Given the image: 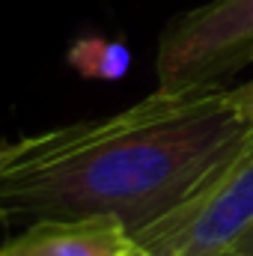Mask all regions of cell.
Masks as SVG:
<instances>
[{"mask_svg":"<svg viewBox=\"0 0 253 256\" xmlns=\"http://www.w3.org/2000/svg\"><path fill=\"white\" fill-rule=\"evenodd\" d=\"M226 86L155 90L102 120L3 140L0 220L96 218L131 238L173 212L248 134Z\"/></svg>","mask_w":253,"mask_h":256,"instance_id":"1","label":"cell"},{"mask_svg":"<svg viewBox=\"0 0 253 256\" xmlns=\"http://www.w3.org/2000/svg\"><path fill=\"white\" fill-rule=\"evenodd\" d=\"M226 98H230V104L238 110L242 120L253 122V78L244 80V84H238V86H230V90H226Z\"/></svg>","mask_w":253,"mask_h":256,"instance_id":"6","label":"cell"},{"mask_svg":"<svg viewBox=\"0 0 253 256\" xmlns=\"http://www.w3.org/2000/svg\"><path fill=\"white\" fill-rule=\"evenodd\" d=\"M253 63V0H212L176 15L161 39L158 90L214 86Z\"/></svg>","mask_w":253,"mask_h":256,"instance_id":"3","label":"cell"},{"mask_svg":"<svg viewBox=\"0 0 253 256\" xmlns=\"http://www.w3.org/2000/svg\"><path fill=\"white\" fill-rule=\"evenodd\" d=\"M68 66L84 78L120 80L131 66V51L122 42L102 39V36H86V39H78L68 48Z\"/></svg>","mask_w":253,"mask_h":256,"instance_id":"5","label":"cell"},{"mask_svg":"<svg viewBox=\"0 0 253 256\" xmlns=\"http://www.w3.org/2000/svg\"><path fill=\"white\" fill-rule=\"evenodd\" d=\"M218 256H236V254L232 250H224V254H218Z\"/></svg>","mask_w":253,"mask_h":256,"instance_id":"9","label":"cell"},{"mask_svg":"<svg viewBox=\"0 0 253 256\" xmlns=\"http://www.w3.org/2000/svg\"><path fill=\"white\" fill-rule=\"evenodd\" d=\"M253 226L250 134L161 220L134 236L149 256H218Z\"/></svg>","mask_w":253,"mask_h":256,"instance_id":"2","label":"cell"},{"mask_svg":"<svg viewBox=\"0 0 253 256\" xmlns=\"http://www.w3.org/2000/svg\"><path fill=\"white\" fill-rule=\"evenodd\" d=\"M0 161H3V143H0Z\"/></svg>","mask_w":253,"mask_h":256,"instance_id":"10","label":"cell"},{"mask_svg":"<svg viewBox=\"0 0 253 256\" xmlns=\"http://www.w3.org/2000/svg\"><path fill=\"white\" fill-rule=\"evenodd\" d=\"M122 256H149V254H146V250H143V248H140L134 238H131V244H128V250H126Z\"/></svg>","mask_w":253,"mask_h":256,"instance_id":"8","label":"cell"},{"mask_svg":"<svg viewBox=\"0 0 253 256\" xmlns=\"http://www.w3.org/2000/svg\"><path fill=\"white\" fill-rule=\"evenodd\" d=\"M131 232L122 220L96 218H36L21 236L0 244V256H122Z\"/></svg>","mask_w":253,"mask_h":256,"instance_id":"4","label":"cell"},{"mask_svg":"<svg viewBox=\"0 0 253 256\" xmlns=\"http://www.w3.org/2000/svg\"><path fill=\"white\" fill-rule=\"evenodd\" d=\"M230 250H232L236 256H253V226L238 238V242H236V244H232V248H230Z\"/></svg>","mask_w":253,"mask_h":256,"instance_id":"7","label":"cell"}]
</instances>
